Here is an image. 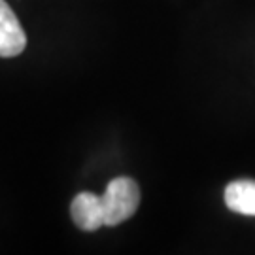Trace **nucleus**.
Instances as JSON below:
<instances>
[{
	"label": "nucleus",
	"mask_w": 255,
	"mask_h": 255,
	"mask_svg": "<svg viewBox=\"0 0 255 255\" xmlns=\"http://www.w3.org/2000/svg\"><path fill=\"white\" fill-rule=\"evenodd\" d=\"M225 204L229 210L255 218V180H237L225 187Z\"/></svg>",
	"instance_id": "obj_4"
},
{
	"label": "nucleus",
	"mask_w": 255,
	"mask_h": 255,
	"mask_svg": "<svg viewBox=\"0 0 255 255\" xmlns=\"http://www.w3.org/2000/svg\"><path fill=\"white\" fill-rule=\"evenodd\" d=\"M140 204V189L132 178L119 176L108 183L102 195L104 206V223L106 227H116L134 216Z\"/></svg>",
	"instance_id": "obj_1"
},
{
	"label": "nucleus",
	"mask_w": 255,
	"mask_h": 255,
	"mask_svg": "<svg viewBox=\"0 0 255 255\" xmlns=\"http://www.w3.org/2000/svg\"><path fill=\"white\" fill-rule=\"evenodd\" d=\"M70 216L76 227L82 231H97L101 227H106L104 223V206H102V197L89 191H82L74 197L70 204Z\"/></svg>",
	"instance_id": "obj_2"
},
{
	"label": "nucleus",
	"mask_w": 255,
	"mask_h": 255,
	"mask_svg": "<svg viewBox=\"0 0 255 255\" xmlns=\"http://www.w3.org/2000/svg\"><path fill=\"white\" fill-rule=\"evenodd\" d=\"M27 46V34L6 0H0V57H15Z\"/></svg>",
	"instance_id": "obj_3"
}]
</instances>
